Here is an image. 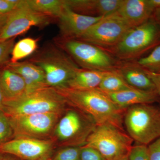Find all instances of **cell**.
I'll use <instances>...</instances> for the list:
<instances>
[{
  "mask_svg": "<svg viewBox=\"0 0 160 160\" xmlns=\"http://www.w3.org/2000/svg\"><path fill=\"white\" fill-rule=\"evenodd\" d=\"M54 88L66 103L91 118L97 125L110 124L125 130L123 117L127 108L117 106L98 88L75 89L66 86Z\"/></svg>",
  "mask_w": 160,
  "mask_h": 160,
  "instance_id": "cell-1",
  "label": "cell"
},
{
  "mask_svg": "<svg viewBox=\"0 0 160 160\" xmlns=\"http://www.w3.org/2000/svg\"><path fill=\"white\" fill-rule=\"evenodd\" d=\"M28 61L39 67L46 83L53 88L65 87L80 67L55 44H49L37 51Z\"/></svg>",
  "mask_w": 160,
  "mask_h": 160,
  "instance_id": "cell-2",
  "label": "cell"
},
{
  "mask_svg": "<svg viewBox=\"0 0 160 160\" xmlns=\"http://www.w3.org/2000/svg\"><path fill=\"white\" fill-rule=\"evenodd\" d=\"M123 125L133 142L148 146L160 138V109L149 104L128 107Z\"/></svg>",
  "mask_w": 160,
  "mask_h": 160,
  "instance_id": "cell-3",
  "label": "cell"
},
{
  "mask_svg": "<svg viewBox=\"0 0 160 160\" xmlns=\"http://www.w3.org/2000/svg\"><path fill=\"white\" fill-rule=\"evenodd\" d=\"M66 103L54 88L48 86L25 93L15 99L5 101L4 112L8 117L49 112L60 113Z\"/></svg>",
  "mask_w": 160,
  "mask_h": 160,
  "instance_id": "cell-4",
  "label": "cell"
},
{
  "mask_svg": "<svg viewBox=\"0 0 160 160\" xmlns=\"http://www.w3.org/2000/svg\"><path fill=\"white\" fill-rule=\"evenodd\" d=\"M160 44V24L153 17L142 25L132 28L119 42L111 49L121 59L142 56Z\"/></svg>",
  "mask_w": 160,
  "mask_h": 160,
  "instance_id": "cell-5",
  "label": "cell"
},
{
  "mask_svg": "<svg viewBox=\"0 0 160 160\" xmlns=\"http://www.w3.org/2000/svg\"><path fill=\"white\" fill-rule=\"evenodd\" d=\"M133 141L124 129L110 124L97 125L84 146L96 149L106 160L128 156Z\"/></svg>",
  "mask_w": 160,
  "mask_h": 160,
  "instance_id": "cell-6",
  "label": "cell"
},
{
  "mask_svg": "<svg viewBox=\"0 0 160 160\" xmlns=\"http://www.w3.org/2000/svg\"><path fill=\"white\" fill-rule=\"evenodd\" d=\"M54 43L62 49L82 69L110 71L117 67L112 58L98 46L76 39L55 38Z\"/></svg>",
  "mask_w": 160,
  "mask_h": 160,
  "instance_id": "cell-7",
  "label": "cell"
},
{
  "mask_svg": "<svg viewBox=\"0 0 160 160\" xmlns=\"http://www.w3.org/2000/svg\"><path fill=\"white\" fill-rule=\"evenodd\" d=\"M132 29L117 12L104 17L78 38L98 47L111 49Z\"/></svg>",
  "mask_w": 160,
  "mask_h": 160,
  "instance_id": "cell-8",
  "label": "cell"
},
{
  "mask_svg": "<svg viewBox=\"0 0 160 160\" xmlns=\"http://www.w3.org/2000/svg\"><path fill=\"white\" fill-rule=\"evenodd\" d=\"M54 18L29 8L26 0H22L18 6L9 13L0 34V41H5L25 33L32 26L46 27Z\"/></svg>",
  "mask_w": 160,
  "mask_h": 160,
  "instance_id": "cell-9",
  "label": "cell"
},
{
  "mask_svg": "<svg viewBox=\"0 0 160 160\" xmlns=\"http://www.w3.org/2000/svg\"><path fill=\"white\" fill-rule=\"evenodd\" d=\"M59 113H37L8 118L15 138L40 139L53 129Z\"/></svg>",
  "mask_w": 160,
  "mask_h": 160,
  "instance_id": "cell-10",
  "label": "cell"
},
{
  "mask_svg": "<svg viewBox=\"0 0 160 160\" xmlns=\"http://www.w3.org/2000/svg\"><path fill=\"white\" fill-rule=\"evenodd\" d=\"M49 141L28 138H15L0 144V152L24 160H46L51 152Z\"/></svg>",
  "mask_w": 160,
  "mask_h": 160,
  "instance_id": "cell-11",
  "label": "cell"
},
{
  "mask_svg": "<svg viewBox=\"0 0 160 160\" xmlns=\"http://www.w3.org/2000/svg\"><path fill=\"white\" fill-rule=\"evenodd\" d=\"M96 126L93 120L88 121L78 111L70 110L58 124L57 134L61 140L75 144L84 142L86 144L87 138Z\"/></svg>",
  "mask_w": 160,
  "mask_h": 160,
  "instance_id": "cell-12",
  "label": "cell"
},
{
  "mask_svg": "<svg viewBox=\"0 0 160 160\" xmlns=\"http://www.w3.org/2000/svg\"><path fill=\"white\" fill-rule=\"evenodd\" d=\"M103 17L80 14L66 5L62 12L57 19L59 28V36L65 38H78Z\"/></svg>",
  "mask_w": 160,
  "mask_h": 160,
  "instance_id": "cell-13",
  "label": "cell"
},
{
  "mask_svg": "<svg viewBox=\"0 0 160 160\" xmlns=\"http://www.w3.org/2000/svg\"><path fill=\"white\" fill-rule=\"evenodd\" d=\"M155 10L149 0H123L117 12L130 28H133L150 19Z\"/></svg>",
  "mask_w": 160,
  "mask_h": 160,
  "instance_id": "cell-14",
  "label": "cell"
},
{
  "mask_svg": "<svg viewBox=\"0 0 160 160\" xmlns=\"http://www.w3.org/2000/svg\"><path fill=\"white\" fill-rule=\"evenodd\" d=\"M67 7L85 15L105 17L117 12L123 0H65Z\"/></svg>",
  "mask_w": 160,
  "mask_h": 160,
  "instance_id": "cell-15",
  "label": "cell"
},
{
  "mask_svg": "<svg viewBox=\"0 0 160 160\" xmlns=\"http://www.w3.org/2000/svg\"><path fill=\"white\" fill-rule=\"evenodd\" d=\"M6 65L23 78L26 84V94L48 87L44 72L28 60L16 63L9 61Z\"/></svg>",
  "mask_w": 160,
  "mask_h": 160,
  "instance_id": "cell-16",
  "label": "cell"
},
{
  "mask_svg": "<svg viewBox=\"0 0 160 160\" xmlns=\"http://www.w3.org/2000/svg\"><path fill=\"white\" fill-rule=\"evenodd\" d=\"M105 93L115 104L122 108L140 104H152L157 102L159 97L156 92L143 91L135 88Z\"/></svg>",
  "mask_w": 160,
  "mask_h": 160,
  "instance_id": "cell-17",
  "label": "cell"
},
{
  "mask_svg": "<svg viewBox=\"0 0 160 160\" xmlns=\"http://www.w3.org/2000/svg\"><path fill=\"white\" fill-rule=\"evenodd\" d=\"M0 88L5 101L15 99L26 93L24 79L6 64L0 68Z\"/></svg>",
  "mask_w": 160,
  "mask_h": 160,
  "instance_id": "cell-18",
  "label": "cell"
},
{
  "mask_svg": "<svg viewBox=\"0 0 160 160\" xmlns=\"http://www.w3.org/2000/svg\"><path fill=\"white\" fill-rule=\"evenodd\" d=\"M117 71L129 86L143 91L156 92L150 78L137 64H127L116 68Z\"/></svg>",
  "mask_w": 160,
  "mask_h": 160,
  "instance_id": "cell-19",
  "label": "cell"
},
{
  "mask_svg": "<svg viewBox=\"0 0 160 160\" xmlns=\"http://www.w3.org/2000/svg\"><path fill=\"white\" fill-rule=\"evenodd\" d=\"M108 72L80 68L68 82L66 87L75 89H96Z\"/></svg>",
  "mask_w": 160,
  "mask_h": 160,
  "instance_id": "cell-20",
  "label": "cell"
},
{
  "mask_svg": "<svg viewBox=\"0 0 160 160\" xmlns=\"http://www.w3.org/2000/svg\"><path fill=\"white\" fill-rule=\"evenodd\" d=\"M29 8L57 19L66 7L65 0H26Z\"/></svg>",
  "mask_w": 160,
  "mask_h": 160,
  "instance_id": "cell-21",
  "label": "cell"
},
{
  "mask_svg": "<svg viewBox=\"0 0 160 160\" xmlns=\"http://www.w3.org/2000/svg\"><path fill=\"white\" fill-rule=\"evenodd\" d=\"M132 87L127 84L116 69L108 71L100 83L98 89L105 93L118 92Z\"/></svg>",
  "mask_w": 160,
  "mask_h": 160,
  "instance_id": "cell-22",
  "label": "cell"
},
{
  "mask_svg": "<svg viewBox=\"0 0 160 160\" xmlns=\"http://www.w3.org/2000/svg\"><path fill=\"white\" fill-rule=\"evenodd\" d=\"M37 41L32 38H27L15 44L9 62L16 63L32 54L37 49Z\"/></svg>",
  "mask_w": 160,
  "mask_h": 160,
  "instance_id": "cell-23",
  "label": "cell"
},
{
  "mask_svg": "<svg viewBox=\"0 0 160 160\" xmlns=\"http://www.w3.org/2000/svg\"><path fill=\"white\" fill-rule=\"evenodd\" d=\"M136 63L145 70L151 72H160V44L148 55L139 59Z\"/></svg>",
  "mask_w": 160,
  "mask_h": 160,
  "instance_id": "cell-24",
  "label": "cell"
},
{
  "mask_svg": "<svg viewBox=\"0 0 160 160\" xmlns=\"http://www.w3.org/2000/svg\"><path fill=\"white\" fill-rule=\"evenodd\" d=\"M129 160H150L148 146L137 144L132 146L128 155Z\"/></svg>",
  "mask_w": 160,
  "mask_h": 160,
  "instance_id": "cell-25",
  "label": "cell"
},
{
  "mask_svg": "<svg viewBox=\"0 0 160 160\" xmlns=\"http://www.w3.org/2000/svg\"><path fill=\"white\" fill-rule=\"evenodd\" d=\"M15 38L5 41H0V66L9 62V58L15 45Z\"/></svg>",
  "mask_w": 160,
  "mask_h": 160,
  "instance_id": "cell-26",
  "label": "cell"
},
{
  "mask_svg": "<svg viewBox=\"0 0 160 160\" xmlns=\"http://www.w3.org/2000/svg\"><path fill=\"white\" fill-rule=\"evenodd\" d=\"M12 134L9 118L4 112L0 111V144L7 142Z\"/></svg>",
  "mask_w": 160,
  "mask_h": 160,
  "instance_id": "cell-27",
  "label": "cell"
},
{
  "mask_svg": "<svg viewBox=\"0 0 160 160\" xmlns=\"http://www.w3.org/2000/svg\"><path fill=\"white\" fill-rule=\"evenodd\" d=\"M81 148L68 147L58 152L53 160H80Z\"/></svg>",
  "mask_w": 160,
  "mask_h": 160,
  "instance_id": "cell-28",
  "label": "cell"
},
{
  "mask_svg": "<svg viewBox=\"0 0 160 160\" xmlns=\"http://www.w3.org/2000/svg\"><path fill=\"white\" fill-rule=\"evenodd\" d=\"M80 160H106L96 149L83 146L81 147Z\"/></svg>",
  "mask_w": 160,
  "mask_h": 160,
  "instance_id": "cell-29",
  "label": "cell"
},
{
  "mask_svg": "<svg viewBox=\"0 0 160 160\" xmlns=\"http://www.w3.org/2000/svg\"><path fill=\"white\" fill-rule=\"evenodd\" d=\"M22 0H0V13L9 14L16 9Z\"/></svg>",
  "mask_w": 160,
  "mask_h": 160,
  "instance_id": "cell-30",
  "label": "cell"
},
{
  "mask_svg": "<svg viewBox=\"0 0 160 160\" xmlns=\"http://www.w3.org/2000/svg\"><path fill=\"white\" fill-rule=\"evenodd\" d=\"M148 146L150 160H160V138Z\"/></svg>",
  "mask_w": 160,
  "mask_h": 160,
  "instance_id": "cell-31",
  "label": "cell"
},
{
  "mask_svg": "<svg viewBox=\"0 0 160 160\" xmlns=\"http://www.w3.org/2000/svg\"><path fill=\"white\" fill-rule=\"evenodd\" d=\"M144 70L154 84L156 92L158 97H160V72H153Z\"/></svg>",
  "mask_w": 160,
  "mask_h": 160,
  "instance_id": "cell-32",
  "label": "cell"
},
{
  "mask_svg": "<svg viewBox=\"0 0 160 160\" xmlns=\"http://www.w3.org/2000/svg\"><path fill=\"white\" fill-rule=\"evenodd\" d=\"M9 14H2L0 13V34L2 32L6 25Z\"/></svg>",
  "mask_w": 160,
  "mask_h": 160,
  "instance_id": "cell-33",
  "label": "cell"
},
{
  "mask_svg": "<svg viewBox=\"0 0 160 160\" xmlns=\"http://www.w3.org/2000/svg\"><path fill=\"white\" fill-rule=\"evenodd\" d=\"M4 102H5V98L0 88V111H2L3 112H4Z\"/></svg>",
  "mask_w": 160,
  "mask_h": 160,
  "instance_id": "cell-34",
  "label": "cell"
},
{
  "mask_svg": "<svg viewBox=\"0 0 160 160\" xmlns=\"http://www.w3.org/2000/svg\"><path fill=\"white\" fill-rule=\"evenodd\" d=\"M149 1L155 9H160V0H149Z\"/></svg>",
  "mask_w": 160,
  "mask_h": 160,
  "instance_id": "cell-35",
  "label": "cell"
},
{
  "mask_svg": "<svg viewBox=\"0 0 160 160\" xmlns=\"http://www.w3.org/2000/svg\"><path fill=\"white\" fill-rule=\"evenodd\" d=\"M152 17L160 24V8L155 10Z\"/></svg>",
  "mask_w": 160,
  "mask_h": 160,
  "instance_id": "cell-36",
  "label": "cell"
},
{
  "mask_svg": "<svg viewBox=\"0 0 160 160\" xmlns=\"http://www.w3.org/2000/svg\"><path fill=\"white\" fill-rule=\"evenodd\" d=\"M3 160H15L14 159L10 157H4V159H3Z\"/></svg>",
  "mask_w": 160,
  "mask_h": 160,
  "instance_id": "cell-37",
  "label": "cell"
},
{
  "mask_svg": "<svg viewBox=\"0 0 160 160\" xmlns=\"http://www.w3.org/2000/svg\"><path fill=\"white\" fill-rule=\"evenodd\" d=\"M3 154H4L3 153L0 152V160H3V159H4V156Z\"/></svg>",
  "mask_w": 160,
  "mask_h": 160,
  "instance_id": "cell-38",
  "label": "cell"
},
{
  "mask_svg": "<svg viewBox=\"0 0 160 160\" xmlns=\"http://www.w3.org/2000/svg\"><path fill=\"white\" fill-rule=\"evenodd\" d=\"M119 160H128V156H126V157H124L123 158Z\"/></svg>",
  "mask_w": 160,
  "mask_h": 160,
  "instance_id": "cell-39",
  "label": "cell"
}]
</instances>
